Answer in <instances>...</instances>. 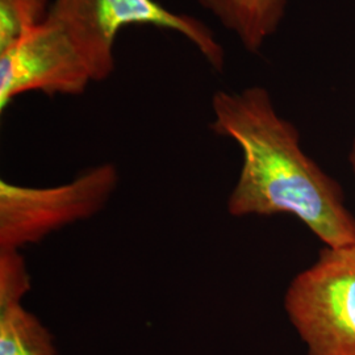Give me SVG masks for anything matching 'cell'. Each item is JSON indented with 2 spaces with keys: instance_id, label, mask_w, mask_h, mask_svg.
<instances>
[{
  "instance_id": "6da1fadb",
  "label": "cell",
  "mask_w": 355,
  "mask_h": 355,
  "mask_svg": "<svg viewBox=\"0 0 355 355\" xmlns=\"http://www.w3.org/2000/svg\"><path fill=\"white\" fill-rule=\"evenodd\" d=\"M212 114L211 129L242 152L229 215H292L328 248L355 246V217L343 191L305 154L297 129L277 112L267 89L217 91Z\"/></svg>"
},
{
  "instance_id": "7a4b0ae2",
  "label": "cell",
  "mask_w": 355,
  "mask_h": 355,
  "mask_svg": "<svg viewBox=\"0 0 355 355\" xmlns=\"http://www.w3.org/2000/svg\"><path fill=\"white\" fill-rule=\"evenodd\" d=\"M48 17L66 32L94 82L114 70V41L128 26H152L177 32L221 71L225 53L212 29L199 19L167 10L157 0H53Z\"/></svg>"
},
{
  "instance_id": "3957f363",
  "label": "cell",
  "mask_w": 355,
  "mask_h": 355,
  "mask_svg": "<svg viewBox=\"0 0 355 355\" xmlns=\"http://www.w3.org/2000/svg\"><path fill=\"white\" fill-rule=\"evenodd\" d=\"M284 309L306 355H355V246H327L291 280Z\"/></svg>"
},
{
  "instance_id": "277c9868",
  "label": "cell",
  "mask_w": 355,
  "mask_h": 355,
  "mask_svg": "<svg viewBox=\"0 0 355 355\" xmlns=\"http://www.w3.org/2000/svg\"><path fill=\"white\" fill-rule=\"evenodd\" d=\"M119 186L114 164L87 168L51 187L0 182V252H20L53 233L91 218L107 207Z\"/></svg>"
},
{
  "instance_id": "5b68a950",
  "label": "cell",
  "mask_w": 355,
  "mask_h": 355,
  "mask_svg": "<svg viewBox=\"0 0 355 355\" xmlns=\"http://www.w3.org/2000/svg\"><path fill=\"white\" fill-rule=\"evenodd\" d=\"M89 82L94 80L74 44L49 17L32 33L0 51L1 112L26 92L80 95Z\"/></svg>"
},
{
  "instance_id": "8992f818",
  "label": "cell",
  "mask_w": 355,
  "mask_h": 355,
  "mask_svg": "<svg viewBox=\"0 0 355 355\" xmlns=\"http://www.w3.org/2000/svg\"><path fill=\"white\" fill-rule=\"evenodd\" d=\"M233 32L250 53H258L284 17L287 0H198Z\"/></svg>"
},
{
  "instance_id": "52a82bcc",
  "label": "cell",
  "mask_w": 355,
  "mask_h": 355,
  "mask_svg": "<svg viewBox=\"0 0 355 355\" xmlns=\"http://www.w3.org/2000/svg\"><path fill=\"white\" fill-rule=\"evenodd\" d=\"M0 355H58L54 337L21 302L0 304Z\"/></svg>"
},
{
  "instance_id": "ba28073f",
  "label": "cell",
  "mask_w": 355,
  "mask_h": 355,
  "mask_svg": "<svg viewBox=\"0 0 355 355\" xmlns=\"http://www.w3.org/2000/svg\"><path fill=\"white\" fill-rule=\"evenodd\" d=\"M51 7V0H0V51L37 29Z\"/></svg>"
},
{
  "instance_id": "9c48e42d",
  "label": "cell",
  "mask_w": 355,
  "mask_h": 355,
  "mask_svg": "<svg viewBox=\"0 0 355 355\" xmlns=\"http://www.w3.org/2000/svg\"><path fill=\"white\" fill-rule=\"evenodd\" d=\"M31 290V277L20 252H0V304L21 302Z\"/></svg>"
},
{
  "instance_id": "30bf717a",
  "label": "cell",
  "mask_w": 355,
  "mask_h": 355,
  "mask_svg": "<svg viewBox=\"0 0 355 355\" xmlns=\"http://www.w3.org/2000/svg\"><path fill=\"white\" fill-rule=\"evenodd\" d=\"M349 161H350V165H352V170H353V174L355 177V140L353 146H352V150H350V155H349Z\"/></svg>"
}]
</instances>
